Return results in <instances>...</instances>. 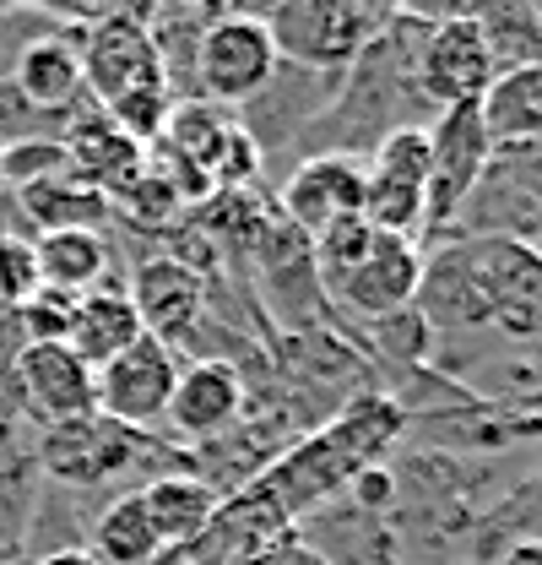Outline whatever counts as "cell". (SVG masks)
<instances>
[{
    "label": "cell",
    "mask_w": 542,
    "mask_h": 565,
    "mask_svg": "<svg viewBox=\"0 0 542 565\" xmlns=\"http://www.w3.org/2000/svg\"><path fill=\"white\" fill-rule=\"evenodd\" d=\"M17 375V392H22V408L50 429H66L98 414V397H93V370L66 349V343H28L11 364Z\"/></svg>",
    "instance_id": "cell-9"
},
{
    "label": "cell",
    "mask_w": 542,
    "mask_h": 565,
    "mask_svg": "<svg viewBox=\"0 0 542 565\" xmlns=\"http://www.w3.org/2000/svg\"><path fill=\"white\" fill-rule=\"evenodd\" d=\"M174 565H191V561H174Z\"/></svg>",
    "instance_id": "cell-32"
},
{
    "label": "cell",
    "mask_w": 542,
    "mask_h": 565,
    "mask_svg": "<svg viewBox=\"0 0 542 565\" xmlns=\"http://www.w3.org/2000/svg\"><path fill=\"white\" fill-rule=\"evenodd\" d=\"M33 262H39V282H44L50 294H66V299H82V294L104 288V278H109V245H104L98 228H55V234H39Z\"/></svg>",
    "instance_id": "cell-20"
},
{
    "label": "cell",
    "mask_w": 542,
    "mask_h": 565,
    "mask_svg": "<svg viewBox=\"0 0 542 565\" xmlns=\"http://www.w3.org/2000/svg\"><path fill=\"white\" fill-rule=\"evenodd\" d=\"M271 71H277V44L261 11H217L196 50V98L217 109H245L271 82Z\"/></svg>",
    "instance_id": "cell-4"
},
{
    "label": "cell",
    "mask_w": 542,
    "mask_h": 565,
    "mask_svg": "<svg viewBox=\"0 0 542 565\" xmlns=\"http://www.w3.org/2000/svg\"><path fill=\"white\" fill-rule=\"evenodd\" d=\"M418 278H423V245L397 239V234H375L364 262L332 288V299L364 321H380V316H397L412 305Z\"/></svg>",
    "instance_id": "cell-11"
},
{
    "label": "cell",
    "mask_w": 542,
    "mask_h": 565,
    "mask_svg": "<svg viewBox=\"0 0 542 565\" xmlns=\"http://www.w3.org/2000/svg\"><path fill=\"white\" fill-rule=\"evenodd\" d=\"M477 28H483L494 71L542 61V6H483Z\"/></svg>",
    "instance_id": "cell-24"
},
{
    "label": "cell",
    "mask_w": 542,
    "mask_h": 565,
    "mask_svg": "<svg viewBox=\"0 0 542 565\" xmlns=\"http://www.w3.org/2000/svg\"><path fill=\"white\" fill-rule=\"evenodd\" d=\"M0 565H6V561H0Z\"/></svg>",
    "instance_id": "cell-33"
},
{
    "label": "cell",
    "mask_w": 542,
    "mask_h": 565,
    "mask_svg": "<svg viewBox=\"0 0 542 565\" xmlns=\"http://www.w3.org/2000/svg\"><path fill=\"white\" fill-rule=\"evenodd\" d=\"M391 6H364V0H288L261 11L277 61L304 71H332L347 76L358 55L391 28Z\"/></svg>",
    "instance_id": "cell-2"
},
{
    "label": "cell",
    "mask_w": 542,
    "mask_h": 565,
    "mask_svg": "<svg viewBox=\"0 0 542 565\" xmlns=\"http://www.w3.org/2000/svg\"><path fill=\"white\" fill-rule=\"evenodd\" d=\"M136 338H147V332H141V316H136V305H131L126 288H109V282H104V288L71 299L66 338H61V343H66L93 375H98L109 359H120Z\"/></svg>",
    "instance_id": "cell-16"
},
{
    "label": "cell",
    "mask_w": 542,
    "mask_h": 565,
    "mask_svg": "<svg viewBox=\"0 0 542 565\" xmlns=\"http://www.w3.org/2000/svg\"><path fill=\"white\" fill-rule=\"evenodd\" d=\"M369 239H375V228L353 212V217H337V223H326L315 239H310V267H315V282L332 294L358 262H364V250H369Z\"/></svg>",
    "instance_id": "cell-25"
},
{
    "label": "cell",
    "mask_w": 542,
    "mask_h": 565,
    "mask_svg": "<svg viewBox=\"0 0 542 565\" xmlns=\"http://www.w3.org/2000/svg\"><path fill=\"white\" fill-rule=\"evenodd\" d=\"M50 169L55 174H71V158L61 141H17V147H6L0 152V174L11 180V185H39V180H50Z\"/></svg>",
    "instance_id": "cell-27"
},
{
    "label": "cell",
    "mask_w": 542,
    "mask_h": 565,
    "mask_svg": "<svg viewBox=\"0 0 542 565\" xmlns=\"http://www.w3.org/2000/svg\"><path fill=\"white\" fill-rule=\"evenodd\" d=\"M488 82H494V61H488L477 11L434 17L423 28V39H418V55H412V87H418V98L429 109H462V104L483 98Z\"/></svg>",
    "instance_id": "cell-5"
},
{
    "label": "cell",
    "mask_w": 542,
    "mask_h": 565,
    "mask_svg": "<svg viewBox=\"0 0 542 565\" xmlns=\"http://www.w3.org/2000/svg\"><path fill=\"white\" fill-rule=\"evenodd\" d=\"M538 338H542V332H538Z\"/></svg>",
    "instance_id": "cell-34"
},
{
    "label": "cell",
    "mask_w": 542,
    "mask_h": 565,
    "mask_svg": "<svg viewBox=\"0 0 542 565\" xmlns=\"http://www.w3.org/2000/svg\"><path fill=\"white\" fill-rule=\"evenodd\" d=\"M358 207H364V163L353 152H310L282 185V217L304 239H315L337 217H353Z\"/></svg>",
    "instance_id": "cell-10"
},
{
    "label": "cell",
    "mask_w": 542,
    "mask_h": 565,
    "mask_svg": "<svg viewBox=\"0 0 542 565\" xmlns=\"http://www.w3.org/2000/svg\"><path fill=\"white\" fill-rule=\"evenodd\" d=\"M39 262L28 239H0V310H22L39 294Z\"/></svg>",
    "instance_id": "cell-28"
},
{
    "label": "cell",
    "mask_w": 542,
    "mask_h": 565,
    "mask_svg": "<svg viewBox=\"0 0 542 565\" xmlns=\"http://www.w3.org/2000/svg\"><path fill=\"white\" fill-rule=\"evenodd\" d=\"M66 158H71V174L82 180V185H93L98 196H126L136 180L147 174V147L136 137H126L120 126H109V120H98V126H76L66 141Z\"/></svg>",
    "instance_id": "cell-19"
},
{
    "label": "cell",
    "mask_w": 542,
    "mask_h": 565,
    "mask_svg": "<svg viewBox=\"0 0 542 565\" xmlns=\"http://www.w3.org/2000/svg\"><path fill=\"white\" fill-rule=\"evenodd\" d=\"M98 565H158L163 561V544L141 511V494H120L109 500L98 516H93V539L82 544Z\"/></svg>",
    "instance_id": "cell-22"
},
{
    "label": "cell",
    "mask_w": 542,
    "mask_h": 565,
    "mask_svg": "<svg viewBox=\"0 0 542 565\" xmlns=\"http://www.w3.org/2000/svg\"><path fill=\"white\" fill-rule=\"evenodd\" d=\"M477 288L488 299V327H499L510 343H527L542 332V245L527 234H473L462 239Z\"/></svg>",
    "instance_id": "cell-3"
},
{
    "label": "cell",
    "mask_w": 542,
    "mask_h": 565,
    "mask_svg": "<svg viewBox=\"0 0 542 565\" xmlns=\"http://www.w3.org/2000/svg\"><path fill=\"white\" fill-rule=\"evenodd\" d=\"M364 332H369V343H380L386 359H397V364H418L423 353L434 349L440 338H434V327L406 305L397 316H380V321H364Z\"/></svg>",
    "instance_id": "cell-26"
},
{
    "label": "cell",
    "mask_w": 542,
    "mask_h": 565,
    "mask_svg": "<svg viewBox=\"0 0 542 565\" xmlns=\"http://www.w3.org/2000/svg\"><path fill=\"white\" fill-rule=\"evenodd\" d=\"M239 414H245V375H239L228 359H196V364L180 370L163 419L174 424V435L206 446V440H217L223 429H234Z\"/></svg>",
    "instance_id": "cell-12"
},
{
    "label": "cell",
    "mask_w": 542,
    "mask_h": 565,
    "mask_svg": "<svg viewBox=\"0 0 542 565\" xmlns=\"http://www.w3.org/2000/svg\"><path fill=\"white\" fill-rule=\"evenodd\" d=\"M212 22H217L212 6H158V11H147L152 55H158V71H163V82L180 104L196 98V50H202V33Z\"/></svg>",
    "instance_id": "cell-21"
},
{
    "label": "cell",
    "mask_w": 542,
    "mask_h": 565,
    "mask_svg": "<svg viewBox=\"0 0 542 565\" xmlns=\"http://www.w3.org/2000/svg\"><path fill=\"white\" fill-rule=\"evenodd\" d=\"M402 424H406V414L397 408V397L364 392V397L347 403L332 424H321L315 435L293 440L271 468H261L256 479H245L239 490L267 500L288 527H299L304 511L326 505V500L347 490L364 468H375V462L402 440Z\"/></svg>",
    "instance_id": "cell-1"
},
{
    "label": "cell",
    "mask_w": 542,
    "mask_h": 565,
    "mask_svg": "<svg viewBox=\"0 0 542 565\" xmlns=\"http://www.w3.org/2000/svg\"><path fill=\"white\" fill-rule=\"evenodd\" d=\"M412 310L434 327V338L488 327V299L477 288V273L462 245H445L440 256H423V278H418V294H412Z\"/></svg>",
    "instance_id": "cell-14"
},
{
    "label": "cell",
    "mask_w": 542,
    "mask_h": 565,
    "mask_svg": "<svg viewBox=\"0 0 542 565\" xmlns=\"http://www.w3.org/2000/svg\"><path fill=\"white\" fill-rule=\"evenodd\" d=\"M477 120L494 141V152L542 141V61L494 71V82L477 98Z\"/></svg>",
    "instance_id": "cell-17"
},
{
    "label": "cell",
    "mask_w": 542,
    "mask_h": 565,
    "mask_svg": "<svg viewBox=\"0 0 542 565\" xmlns=\"http://www.w3.org/2000/svg\"><path fill=\"white\" fill-rule=\"evenodd\" d=\"M180 381V349L158 343V338H136L120 359H109L93 375V397H98V419L120 424V429H141L169 414Z\"/></svg>",
    "instance_id": "cell-8"
},
{
    "label": "cell",
    "mask_w": 542,
    "mask_h": 565,
    "mask_svg": "<svg viewBox=\"0 0 542 565\" xmlns=\"http://www.w3.org/2000/svg\"><path fill=\"white\" fill-rule=\"evenodd\" d=\"M11 93L28 104V109H44V115H61L71 109L87 87H82V50H76V33H44L33 39L17 66H11Z\"/></svg>",
    "instance_id": "cell-18"
},
{
    "label": "cell",
    "mask_w": 542,
    "mask_h": 565,
    "mask_svg": "<svg viewBox=\"0 0 542 565\" xmlns=\"http://www.w3.org/2000/svg\"><path fill=\"white\" fill-rule=\"evenodd\" d=\"M494 565H542V539H516V544H505Z\"/></svg>",
    "instance_id": "cell-30"
},
{
    "label": "cell",
    "mask_w": 542,
    "mask_h": 565,
    "mask_svg": "<svg viewBox=\"0 0 542 565\" xmlns=\"http://www.w3.org/2000/svg\"><path fill=\"white\" fill-rule=\"evenodd\" d=\"M76 50H82V87L109 109L120 104L136 87H152L163 82L158 55H152V39H147V11H98L82 33H76ZM169 87V82H163Z\"/></svg>",
    "instance_id": "cell-6"
},
{
    "label": "cell",
    "mask_w": 542,
    "mask_h": 565,
    "mask_svg": "<svg viewBox=\"0 0 542 565\" xmlns=\"http://www.w3.org/2000/svg\"><path fill=\"white\" fill-rule=\"evenodd\" d=\"M22 207L44 223V234H55V228H98V223L115 212L109 196H98V191L82 185L76 174H50V180L28 185V191H22Z\"/></svg>",
    "instance_id": "cell-23"
},
{
    "label": "cell",
    "mask_w": 542,
    "mask_h": 565,
    "mask_svg": "<svg viewBox=\"0 0 542 565\" xmlns=\"http://www.w3.org/2000/svg\"><path fill=\"white\" fill-rule=\"evenodd\" d=\"M136 494H141V511H147V522H152L163 555H185L206 527H212V516H217V505H223V490H217L206 473H191V468H185V473H158V479H147Z\"/></svg>",
    "instance_id": "cell-15"
},
{
    "label": "cell",
    "mask_w": 542,
    "mask_h": 565,
    "mask_svg": "<svg viewBox=\"0 0 542 565\" xmlns=\"http://www.w3.org/2000/svg\"><path fill=\"white\" fill-rule=\"evenodd\" d=\"M33 565H98V561H93L82 544H66V550H50V555H39Z\"/></svg>",
    "instance_id": "cell-31"
},
{
    "label": "cell",
    "mask_w": 542,
    "mask_h": 565,
    "mask_svg": "<svg viewBox=\"0 0 542 565\" xmlns=\"http://www.w3.org/2000/svg\"><path fill=\"white\" fill-rule=\"evenodd\" d=\"M347 494H353V511H364V516H386V511L397 505V473H391L386 462H375V468H364V473L347 484Z\"/></svg>",
    "instance_id": "cell-29"
},
{
    "label": "cell",
    "mask_w": 542,
    "mask_h": 565,
    "mask_svg": "<svg viewBox=\"0 0 542 565\" xmlns=\"http://www.w3.org/2000/svg\"><path fill=\"white\" fill-rule=\"evenodd\" d=\"M131 305H136V316H141V332L174 349V343L196 338V327H202V316H206L202 310L206 288L185 262H174V256H152V262L136 267Z\"/></svg>",
    "instance_id": "cell-13"
},
{
    "label": "cell",
    "mask_w": 542,
    "mask_h": 565,
    "mask_svg": "<svg viewBox=\"0 0 542 565\" xmlns=\"http://www.w3.org/2000/svg\"><path fill=\"white\" fill-rule=\"evenodd\" d=\"M494 163V141L477 120V104L440 109L429 126V228H451L477 180Z\"/></svg>",
    "instance_id": "cell-7"
}]
</instances>
